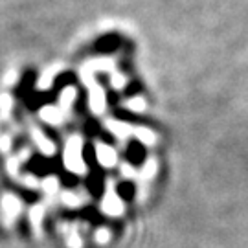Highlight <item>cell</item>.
<instances>
[{
    "mask_svg": "<svg viewBox=\"0 0 248 248\" xmlns=\"http://www.w3.org/2000/svg\"><path fill=\"white\" fill-rule=\"evenodd\" d=\"M101 151H103V155H101V162H103V164H107V166H108V164H112V162L116 160V156L112 155V151H110V149L101 147Z\"/></svg>",
    "mask_w": 248,
    "mask_h": 248,
    "instance_id": "cell-1",
    "label": "cell"
}]
</instances>
